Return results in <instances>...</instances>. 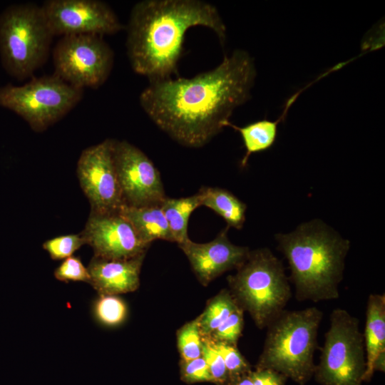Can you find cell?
<instances>
[{
  "label": "cell",
  "instance_id": "cell-1",
  "mask_svg": "<svg viewBox=\"0 0 385 385\" xmlns=\"http://www.w3.org/2000/svg\"><path fill=\"white\" fill-rule=\"evenodd\" d=\"M256 75L253 58L237 49L216 68L192 78L150 81L139 101L172 139L197 148L220 133L234 110L250 98Z\"/></svg>",
  "mask_w": 385,
  "mask_h": 385
},
{
  "label": "cell",
  "instance_id": "cell-2",
  "mask_svg": "<svg viewBox=\"0 0 385 385\" xmlns=\"http://www.w3.org/2000/svg\"><path fill=\"white\" fill-rule=\"evenodd\" d=\"M202 26L220 43L226 27L216 7L200 0H143L131 9L126 26L127 54L135 73L150 81L178 75L187 31Z\"/></svg>",
  "mask_w": 385,
  "mask_h": 385
},
{
  "label": "cell",
  "instance_id": "cell-3",
  "mask_svg": "<svg viewBox=\"0 0 385 385\" xmlns=\"http://www.w3.org/2000/svg\"><path fill=\"white\" fill-rule=\"evenodd\" d=\"M277 249L286 258L298 301L314 302L339 297L345 258L350 242L321 220L275 235Z\"/></svg>",
  "mask_w": 385,
  "mask_h": 385
},
{
  "label": "cell",
  "instance_id": "cell-4",
  "mask_svg": "<svg viewBox=\"0 0 385 385\" xmlns=\"http://www.w3.org/2000/svg\"><path fill=\"white\" fill-rule=\"evenodd\" d=\"M323 312L316 307L284 310L267 327L256 369H269L304 385L313 376Z\"/></svg>",
  "mask_w": 385,
  "mask_h": 385
},
{
  "label": "cell",
  "instance_id": "cell-5",
  "mask_svg": "<svg viewBox=\"0 0 385 385\" xmlns=\"http://www.w3.org/2000/svg\"><path fill=\"white\" fill-rule=\"evenodd\" d=\"M227 277L229 291L257 327L267 328L284 310L292 290L283 264L268 248L250 250L245 261Z\"/></svg>",
  "mask_w": 385,
  "mask_h": 385
},
{
  "label": "cell",
  "instance_id": "cell-6",
  "mask_svg": "<svg viewBox=\"0 0 385 385\" xmlns=\"http://www.w3.org/2000/svg\"><path fill=\"white\" fill-rule=\"evenodd\" d=\"M53 34L41 6L11 4L0 14V58L3 68L22 81L45 63Z\"/></svg>",
  "mask_w": 385,
  "mask_h": 385
},
{
  "label": "cell",
  "instance_id": "cell-7",
  "mask_svg": "<svg viewBox=\"0 0 385 385\" xmlns=\"http://www.w3.org/2000/svg\"><path fill=\"white\" fill-rule=\"evenodd\" d=\"M83 89L55 75L34 77L21 86H0V106L21 117L36 132L46 130L81 101Z\"/></svg>",
  "mask_w": 385,
  "mask_h": 385
},
{
  "label": "cell",
  "instance_id": "cell-8",
  "mask_svg": "<svg viewBox=\"0 0 385 385\" xmlns=\"http://www.w3.org/2000/svg\"><path fill=\"white\" fill-rule=\"evenodd\" d=\"M314 375L322 385H361L366 370L364 335L358 318L334 309L329 317Z\"/></svg>",
  "mask_w": 385,
  "mask_h": 385
},
{
  "label": "cell",
  "instance_id": "cell-9",
  "mask_svg": "<svg viewBox=\"0 0 385 385\" xmlns=\"http://www.w3.org/2000/svg\"><path fill=\"white\" fill-rule=\"evenodd\" d=\"M54 74L71 86L97 88L109 77L114 53L101 36H62L53 51Z\"/></svg>",
  "mask_w": 385,
  "mask_h": 385
},
{
  "label": "cell",
  "instance_id": "cell-10",
  "mask_svg": "<svg viewBox=\"0 0 385 385\" xmlns=\"http://www.w3.org/2000/svg\"><path fill=\"white\" fill-rule=\"evenodd\" d=\"M113 153L124 205L160 204L167 196L160 173L151 160L126 140H113Z\"/></svg>",
  "mask_w": 385,
  "mask_h": 385
},
{
  "label": "cell",
  "instance_id": "cell-11",
  "mask_svg": "<svg viewBox=\"0 0 385 385\" xmlns=\"http://www.w3.org/2000/svg\"><path fill=\"white\" fill-rule=\"evenodd\" d=\"M113 139L84 149L77 163L80 185L91 211L118 212L124 205L113 153Z\"/></svg>",
  "mask_w": 385,
  "mask_h": 385
},
{
  "label": "cell",
  "instance_id": "cell-12",
  "mask_svg": "<svg viewBox=\"0 0 385 385\" xmlns=\"http://www.w3.org/2000/svg\"><path fill=\"white\" fill-rule=\"evenodd\" d=\"M53 36L112 35L125 29L106 2L46 0L41 6Z\"/></svg>",
  "mask_w": 385,
  "mask_h": 385
},
{
  "label": "cell",
  "instance_id": "cell-13",
  "mask_svg": "<svg viewBox=\"0 0 385 385\" xmlns=\"http://www.w3.org/2000/svg\"><path fill=\"white\" fill-rule=\"evenodd\" d=\"M94 257L129 259L146 254L150 245L145 243L120 212H91L84 230L81 232Z\"/></svg>",
  "mask_w": 385,
  "mask_h": 385
},
{
  "label": "cell",
  "instance_id": "cell-14",
  "mask_svg": "<svg viewBox=\"0 0 385 385\" xmlns=\"http://www.w3.org/2000/svg\"><path fill=\"white\" fill-rule=\"evenodd\" d=\"M228 230L227 226L208 242L197 243L189 239L178 245L203 286H207L223 273L238 268L250 253L247 247L238 246L230 242Z\"/></svg>",
  "mask_w": 385,
  "mask_h": 385
},
{
  "label": "cell",
  "instance_id": "cell-15",
  "mask_svg": "<svg viewBox=\"0 0 385 385\" xmlns=\"http://www.w3.org/2000/svg\"><path fill=\"white\" fill-rule=\"evenodd\" d=\"M145 255L122 260L93 256L88 266L90 284L98 294L120 295L136 291Z\"/></svg>",
  "mask_w": 385,
  "mask_h": 385
},
{
  "label": "cell",
  "instance_id": "cell-16",
  "mask_svg": "<svg viewBox=\"0 0 385 385\" xmlns=\"http://www.w3.org/2000/svg\"><path fill=\"white\" fill-rule=\"evenodd\" d=\"M364 335L366 351V370L363 381H369L374 371L372 366L377 356L385 351V295L371 294L369 296Z\"/></svg>",
  "mask_w": 385,
  "mask_h": 385
},
{
  "label": "cell",
  "instance_id": "cell-17",
  "mask_svg": "<svg viewBox=\"0 0 385 385\" xmlns=\"http://www.w3.org/2000/svg\"><path fill=\"white\" fill-rule=\"evenodd\" d=\"M119 212L145 243L151 245L156 240L174 242L161 203L139 207L123 205Z\"/></svg>",
  "mask_w": 385,
  "mask_h": 385
},
{
  "label": "cell",
  "instance_id": "cell-18",
  "mask_svg": "<svg viewBox=\"0 0 385 385\" xmlns=\"http://www.w3.org/2000/svg\"><path fill=\"white\" fill-rule=\"evenodd\" d=\"M198 192L201 205L213 210L227 222V226L242 228L246 220L247 205L230 191L218 187H202Z\"/></svg>",
  "mask_w": 385,
  "mask_h": 385
},
{
  "label": "cell",
  "instance_id": "cell-19",
  "mask_svg": "<svg viewBox=\"0 0 385 385\" xmlns=\"http://www.w3.org/2000/svg\"><path fill=\"white\" fill-rule=\"evenodd\" d=\"M201 206V196L196 194L179 198L166 197L161 202L174 242L182 244L190 238L188 234V221L192 212Z\"/></svg>",
  "mask_w": 385,
  "mask_h": 385
},
{
  "label": "cell",
  "instance_id": "cell-20",
  "mask_svg": "<svg viewBox=\"0 0 385 385\" xmlns=\"http://www.w3.org/2000/svg\"><path fill=\"white\" fill-rule=\"evenodd\" d=\"M279 121L280 118L276 121L263 119L243 127L237 126L230 121L226 123L225 127L232 128L239 132L242 137L246 150L240 162L242 168L246 166L252 154L265 151L273 145L277 135V125Z\"/></svg>",
  "mask_w": 385,
  "mask_h": 385
},
{
  "label": "cell",
  "instance_id": "cell-21",
  "mask_svg": "<svg viewBox=\"0 0 385 385\" xmlns=\"http://www.w3.org/2000/svg\"><path fill=\"white\" fill-rule=\"evenodd\" d=\"M238 307L229 289L211 298L196 319L202 337H208Z\"/></svg>",
  "mask_w": 385,
  "mask_h": 385
},
{
  "label": "cell",
  "instance_id": "cell-22",
  "mask_svg": "<svg viewBox=\"0 0 385 385\" xmlns=\"http://www.w3.org/2000/svg\"><path fill=\"white\" fill-rule=\"evenodd\" d=\"M94 318L109 327L123 324L128 316V307L119 295L98 294L93 304Z\"/></svg>",
  "mask_w": 385,
  "mask_h": 385
},
{
  "label": "cell",
  "instance_id": "cell-23",
  "mask_svg": "<svg viewBox=\"0 0 385 385\" xmlns=\"http://www.w3.org/2000/svg\"><path fill=\"white\" fill-rule=\"evenodd\" d=\"M176 335L181 360L188 361L202 356L203 338L196 318L182 326Z\"/></svg>",
  "mask_w": 385,
  "mask_h": 385
},
{
  "label": "cell",
  "instance_id": "cell-24",
  "mask_svg": "<svg viewBox=\"0 0 385 385\" xmlns=\"http://www.w3.org/2000/svg\"><path fill=\"white\" fill-rule=\"evenodd\" d=\"M244 326V311L238 306L208 337L215 342L237 346Z\"/></svg>",
  "mask_w": 385,
  "mask_h": 385
},
{
  "label": "cell",
  "instance_id": "cell-25",
  "mask_svg": "<svg viewBox=\"0 0 385 385\" xmlns=\"http://www.w3.org/2000/svg\"><path fill=\"white\" fill-rule=\"evenodd\" d=\"M86 241L80 234H70L55 237L43 243V248L54 260H65L71 257Z\"/></svg>",
  "mask_w": 385,
  "mask_h": 385
},
{
  "label": "cell",
  "instance_id": "cell-26",
  "mask_svg": "<svg viewBox=\"0 0 385 385\" xmlns=\"http://www.w3.org/2000/svg\"><path fill=\"white\" fill-rule=\"evenodd\" d=\"M209 340L224 360L228 373L229 381L251 371L250 364L238 350L237 346Z\"/></svg>",
  "mask_w": 385,
  "mask_h": 385
},
{
  "label": "cell",
  "instance_id": "cell-27",
  "mask_svg": "<svg viewBox=\"0 0 385 385\" xmlns=\"http://www.w3.org/2000/svg\"><path fill=\"white\" fill-rule=\"evenodd\" d=\"M202 338V356L207 365L212 382L217 385H227L228 373L222 356L207 338Z\"/></svg>",
  "mask_w": 385,
  "mask_h": 385
},
{
  "label": "cell",
  "instance_id": "cell-28",
  "mask_svg": "<svg viewBox=\"0 0 385 385\" xmlns=\"http://www.w3.org/2000/svg\"><path fill=\"white\" fill-rule=\"evenodd\" d=\"M54 277L59 281L83 282L90 284L91 276L81 259L76 256L66 258L55 270Z\"/></svg>",
  "mask_w": 385,
  "mask_h": 385
},
{
  "label": "cell",
  "instance_id": "cell-29",
  "mask_svg": "<svg viewBox=\"0 0 385 385\" xmlns=\"http://www.w3.org/2000/svg\"><path fill=\"white\" fill-rule=\"evenodd\" d=\"M180 378L188 384L212 382L207 365L202 356L188 361L180 359Z\"/></svg>",
  "mask_w": 385,
  "mask_h": 385
},
{
  "label": "cell",
  "instance_id": "cell-30",
  "mask_svg": "<svg viewBox=\"0 0 385 385\" xmlns=\"http://www.w3.org/2000/svg\"><path fill=\"white\" fill-rule=\"evenodd\" d=\"M250 376L254 385H284L287 377L269 369H256L251 371Z\"/></svg>",
  "mask_w": 385,
  "mask_h": 385
},
{
  "label": "cell",
  "instance_id": "cell-31",
  "mask_svg": "<svg viewBox=\"0 0 385 385\" xmlns=\"http://www.w3.org/2000/svg\"><path fill=\"white\" fill-rule=\"evenodd\" d=\"M251 371L230 381L227 385H254L250 376Z\"/></svg>",
  "mask_w": 385,
  "mask_h": 385
},
{
  "label": "cell",
  "instance_id": "cell-32",
  "mask_svg": "<svg viewBox=\"0 0 385 385\" xmlns=\"http://www.w3.org/2000/svg\"><path fill=\"white\" fill-rule=\"evenodd\" d=\"M374 373L376 371H385V351L380 353L374 360L372 366Z\"/></svg>",
  "mask_w": 385,
  "mask_h": 385
}]
</instances>
